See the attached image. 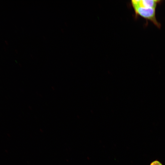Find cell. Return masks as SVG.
Returning a JSON list of instances; mask_svg holds the SVG:
<instances>
[{"mask_svg":"<svg viewBox=\"0 0 165 165\" xmlns=\"http://www.w3.org/2000/svg\"><path fill=\"white\" fill-rule=\"evenodd\" d=\"M161 1L156 0H135L131 1L134 8L138 7L156 9Z\"/></svg>","mask_w":165,"mask_h":165,"instance_id":"cell-2","label":"cell"},{"mask_svg":"<svg viewBox=\"0 0 165 165\" xmlns=\"http://www.w3.org/2000/svg\"><path fill=\"white\" fill-rule=\"evenodd\" d=\"M150 165H163L159 161L155 160L151 163Z\"/></svg>","mask_w":165,"mask_h":165,"instance_id":"cell-3","label":"cell"},{"mask_svg":"<svg viewBox=\"0 0 165 165\" xmlns=\"http://www.w3.org/2000/svg\"><path fill=\"white\" fill-rule=\"evenodd\" d=\"M134 9L136 15L150 21L158 28H160L161 24L156 19V9L138 7Z\"/></svg>","mask_w":165,"mask_h":165,"instance_id":"cell-1","label":"cell"}]
</instances>
